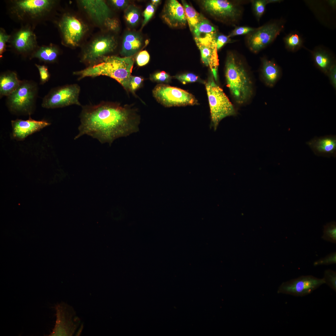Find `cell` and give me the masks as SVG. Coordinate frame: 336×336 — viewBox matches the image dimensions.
Wrapping results in <instances>:
<instances>
[{
	"label": "cell",
	"instance_id": "cell-1",
	"mask_svg": "<svg viewBox=\"0 0 336 336\" xmlns=\"http://www.w3.org/2000/svg\"><path fill=\"white\" fill-rule=\"evenodd\" d=\"M77 139L84 135L111 145L116 139L139 131V119L134 111L119 104L102 102L84 106Z\"/></svg>",
	"mask_w": 336,
	"mask_h": 336
},
{
	"label": "cell",
	"instance_id": "cell-2",
	"mask_svg": "<svg viewBox=\"0 0 336 336\" xmlns=\"http://www.w3.org/2000/svg\"><path fill=\"white\" fill-rule=\"evenodd\" d=\"M57 2L54 0H9L6 1V9L14 21L35 28L51 20Z\"/></svg>",
	"mask_w": 336,
	"mask_h": 336
},
{
	"label": "cell",
	"instance_id": "cell-3",
	"mask_svg": "<svg viewBox=\"0 0 336 336\" xmlns=\"http://www.w3.org/2000/svg\"><path fill=\"white\" fill-rule=\"evenodd\" d=\"M133 63L134 59L132 56H106L98 63L74 72L73 74L79 80L87 77L108 76L118 82L126 91H130L129 81Z\"/></svg>",
	"mask_w": 336,
	"mask_h": 336
},
{
	"label": "cell",
	"instance_id": "cell-4",
	"mask_svg": "<svg viewBox=\"0 0 336 336\" xmlns=\"http://www.w3.org/2000/svg\"><path fill=\"white\" fill-rule=\"evenodd\" d=\"M225 76L227 86L236 103L246 102L253 94L252 82L242 63L232 53L227 57Z\"/></svg>",
	"mask_w": 336,
	"mask_h": 336
},
{
	"label": "cell",
	"instance_id": "cell-5",
	"mask_svg": "<svg viewBox=\"0 0 336 336\" xmlns=\"http://www.w3.org/2000/svg\"><path fill=\"white\" fill-rule=\"evenodd\" d=\"M209 105L212 126L216 130L223 119L236 114V110L213 77L205 82Z\"/></svg>",
	"mask_w": 336,
	"mask_h": 336
},
{
	"label": "cell",
	"instance_id": "cell-6",
	"mask_svg": "<svg viewBox=\"0 0 336 336\" xmlns=\"http://www.w3.org/2000/svg\"><path fill=\"white\" fill-rule=\"evenodd\" d=\"M37 84L23 80L13 92L7 96L6 104L9 110L17 114L30 115L34 110L38 92Z\"/></svg>",
	"mask_w": 336,
	"mask_h": 336
},
{
	"label": "cell",
	"instance_id": "cell-7",
	"mask_svg": "<svg viewBox=\"0 0 336 336\" xmlns=\"http://www.w3.org/2000/svg\"><path fill=\"white\" fill-rule=\"evenodd\" d=\"M56 320L49 336L79 335L82 330L81 321L73 308L64 302L56 306Z\"/></svg>",
	"mask_w": 336,
	"mask_h": 336
},
{
	"label": "cell",
	"instance_id": "cell-8",
	"mask_svg": "<svg viewBox=\"0 0 336 336\" xmlns=\"http://www.w3.org/2000/svg\"><path fill=\"white\" fill-rule=\"evenodd\" d=\"M58 26L65 45L78 46L88 30L86 25L80 19L69 13H65L59 20Z\"/></svg>",
	"mask_w": 336,
	"mask_h": 336
},
{
	"label": "cell",
	"instance_id": "cell-9",
	"mask_svg": "<svg viewBox=\"0 0 336 336\" xmlns=\"http://www.w3.org/2000/svg\"><path fill=\"white\" fill-rule=\"evenodd\" d=\"M152 93L157 101L167 107L192 105L198 104V100L191 93L168 85H157L153 89Z\"/></svg>",
	"mask_w": 336,
	"mask_h": 336
},
{
	"label": "cell",
	"instance_id": "cell-10",
	"mask_svg": "<svg viewBox=\"0 0 336 336\" xmlns=\"http://www.w3.org/2000/svg\"><path fill=\"white\" fill-rule=\"evenodd\" d=\"M80 92V87L76 84L54 88L44 97L42 106L47 109H54L72 105H81L79 100Z\"/></svg>",
	"mask_w": 336,
	"mask_h": 336
},
{
	"label": "cell",
	"instance_id": "cell-11",
	"mask_svg": "<svg viewBox=\"0 0 336 336\" xmlns=\"http://www.w3.org/2000/svg\"><path fill=\"white\" fill-rule=\"evenodd\" d=\"M35 28L29 25H22L10 35L8 43L12 50L23 57H30L39 46Z\"/></svg>",
	"mask_w": 336,
	"mask_h": 336
},
{
	"label": "cell",
	"instance_id": "cell-12",
	"mask_svg": "<svg viewBox=\"0 0 336 336\" xmlns=\"http://www.w3.org/2000/svg\"><path fill=\"white\" fill-rule=\"evenodd\" d=\"M117 46V40L113 35H103L93 40L84 50L82 61L90 64L95 65L108 54L113 52Z\"/></svg>",
	"mask_w": 336,
	"mask_h": 336
},
{
	"label": "cell",
	"instance_id": "cell-13",
	"mask_svg": "<svg viewBox=\"0 0 336 336\" xmlns=\"http://www.w3.org/2000/svg\"><path fill=\"white\" fill-rule=\"evenodd\" d=\"M325 283L322 278L312 275L302 276L282 283L279 287L278 293L296 296H303L310 294Z\"/></svg>",
	"mask_w": 336,
	"mask_h": 336
},
{
	"label": "cell",
	"instance_id": "cell-14",
	"mask_svg": "<svg viewBox=\"0 0 336 336\" xmlns=\"http://www.w3.org/2000/svg\"><path fill=\"white\" fill-rule=\"evenodd\" d=\"M283 26L276 23L265 25L250 33L247 38L250 49L257 53L273 41L279 35Z\"/></svg>",
	"mask_w": 336,
	"mask_h": 336
},
{
	"label": "cell",
	"instance_id": "cell-15",
	"mask_svg": "<svg viewBox=\"0 0 336 336\" xmlns=\"http://www.w3.org/2000/svg\"><path fill=\"white\" fill-rule=\"evenodd\" d=\"M216 35H208L194 40L200 52L201 59L203 63L208 66L215 81L217 80V70L219 60L216 42Z\"/></svg>",
	"mask_w": 336,
	"mask_h": 336
},
{
	"label": "cell",
	"instance_id": "cell-16",
	"mask_svg": "<svg viewBox=\"0 0 336 336\" xmlns=\"http://www.w3.org/2000/svg\"><path fill=\"white\" fill-rule=\"evenodd\" d=\"M205 9L211 15L224 19L235 21L241 11L235 4L225 0H205L202 1Z\"/></svg>",
	"mask_w": 336,
	"mask_h": 336
},
{
	"label": "cell",
	"instance_id": "cell-17",
	"mask_svg": "<svg viewBox=\"0 0 336 336\" xmlns=\"http://www.w3.org/2000/svg\"><path fill=\"white\" fill-rule=\"evenodd\" d=\"M12 128V137L18 141L24 139L28 136L38 131L50 124L44 120L37 121L30 117L26 120L16 119L11 121Z\"/></svg>",
	"mask_w": 336,
	"mask_h": 336
},
{
	"label": "cell",
	"instance_id": "cell-18",
	"mask_svg": "<svg viewBox=\"0 0 336 336\" xmlns=\"http://www.w3.org/2000/svg\"><path fill=\"white\" fill-rule=\"evenodd\" d=\"M161 17L171 27L184 26L187 22L183 6L176 0H168L166 2L162 11Z\"/></svg>",
	"mask_w": 336,
	"mask_h": 336
},
{
	"label": "cell",
	"instance_id": "cell-19",
	"mask_svg": "<svg viewBox=\"0 0 336 336\" xmlns=\"http://www.w3.org/2000/svg\"><path fill=\"white\" fill-rule=\"evenodd\" d=\"M84 10L95 22L103 25L105 21L111 17V12L103 0H84L80 1Z\"/></svg>",
	"mask_w": 336,
	"mask_h": 336
},
{
	"label": "cell",
	"instance_id": "cell-20",
	"mask_svg": "<svg viewBox=\"0 0 336 336\" xmlns=\"http://www.w3.org/2000/svg\"><path fill=\"white\" fill-rule=\"evenodd\" d=\"M306 144L318 156H334L336 152V137L330 135L315 137Z\"/></svg>",
	"mask_w": 336,
	"mask_h": 336
},
{
	"label": "cell",
	"instance_id": "cell-21",
	"mask_svg": "<svg viewBox=\"0 0 336 336\" xmlns=\"http://www.w3.org/2000/svg\"><path fill=\"white\" fill-rule=\"evenodd\" d=\"M142 45V39L138 34L127 32L124 36L120 54L124 57H131L140 50Z\"/></svg>",
	"mask_w": 336,
	"mask_h": 336
},
{
	"label": "cell",
	"instance_id": "cell-22",
	"mask_svg": "<svg viewBox=\"0 0 336 336\" xmlns=\"http://www.w3.org/2000/svg\"><path fill=\"white\" fill-rule=\"evenodd\" d=\"M261 72L264 83L270 87H273L281 76L279 67L274 61L265 58L262 60Z\"/></svg>",
	"mask_w": 336,
	"mask_h": 336
},
{
	"label": "cell",
	"instance_id": "cell-23",
	"mask_svg": "<svg viewBox=\"0 0 336 336\" xmlns=\"http://www.w3.org/2000/svg\"><path fill=\"white\" fill-rule=\"evenodd\" d=\"M21 81L18 78L16 73L8 71L2 73L0 76V96H7L19 86Z\"/></svg>",
	"mask_w": 336,
	"mask_h": 336
},
{
	"label": "cell",
	"instance_id": "cell-24",
	"mask_svg": "<svg viewBox=\"0 0 336 336\" xmlns=\"http://www.w3.org/2000/svg\"><path fill=\"white\" fill-rule=\"evenodd\" d=\"M59 54V50L54 44L39 46L30 58H36L45 63H51L56 62Z\"/></svg>",
	"mask_w": 336,
	"mask_h": 336
},
{
	"label": "cell",
	"instance_id": "cell-25",
	"mask_svg": "<svg viewBox=\"0 0 336 336\" xmlns=\"http://www.w3.org/2000/svg\"><path fill=\"white\" fill-rule=\"evenodd\" d=\"M312 55L316 66L327 76L330 68L335 64L332 57L327 52L320 49L314 51Z\"/></svg>",
	"mask_w": 336,
	"mask_h": 336
},
{
	"label": "cell",
	"instance_id": "cell-26",
	"mask_svg": "<svg viewBox=\"0 0 336 336\" xmlns=\"http://www.w3.org/2000/svg\"><path fill=\"white\" fill-rule=\"evenodd\" d=\"M182 2L187 22L190 30L193 32L195 26L204 18L186 2L182 0Z\"/></svg>",
	"mask_w": 336,
	"mask_h": 336
},
{
	"label": "cell",
	"instance_id": "cell-27",
	"mask_svg": "<svg viewBox=\"0 0 336 336\" xmlns=\"http://www.w3.org/2000/svg\"><path fill=\"white\" fill-rule=\"evenodd\" d=\"M193 32L195 37L208 35H216L217 30L207 20L204 18L194 28Z\"/></svg>",
	"mask_w": 336,
	"mask_h": 336
},
{
	"label": "cell",
	"instance_id": "cell-28",
	"mask_svg": "<svg viewBox=\"0 0 336 336\" xmlns=\"http://www.w3.org/2000/svg\"><path fill=\"white\" fill-rule=\"evenodd\" d=\"M138 9L133 5L128 6L125 11L124 18L129 25L134 26L138 23L140 18Z\"/></svg>",
	"mask_w": 336,
	"mask_h": 336
},
{
	"label": "cell",
	"instance_id": "cell-29",
	"mask_svg": "<svg viewBox=\"0 0 336 336\" xmlns=\"http://www.w3.org/2000/svg\"><path fill=\"white\" fill-rule=\"evenodd\" d=\"M284 41L287 49L292 51L297 50L302 44V39L296 33H292L287 35L284 38Z\"/></svg>",
	"mask_w": 336,
	"mask_h": 336
},
{
	"label": "cell",
	"instance_id": "cell-30",
	"mask_svg": "<svg viewBox=\"0 0 336 336\" xmlns=\"http://www.w3.org/2000/svg\"><path fill=\"white\" fill-rule=\"evenodd\" d=\"M322 238L326 241L336 243V224L335 222H331L324 226Z\"/></svg>",
	"mask_w": 336,
	"mask_h": 336
},
{
	"label": "cell",
	"instance_id": "cell-31",
	"mask_svg": "<svg viewBox=\"0 0 336 336\" xmlns=\"http://www.w3.org/2000/svg\"><path fill=\"white\" fill-rule=\"evenodd\" d=\"M323 279L326 284L333 290L336 291V273L334 271L327 269L325 271Z\"/></svg>",
	"mask_w": 336,
	"mask_h": 336
},
{
	"label": "cell",
	"instance_id": "cell-32",
	"mask_svg": "<svg viewBox=\"0 0 336 336\" xmlns=\"http://www.w3.org/2000/svg\"><path fill=\"white\" fill-rule=\"evenodd\" d=\"M174 77L184 84L197 81H200L202 82L198 76L193 73H189L178 75L175 76Z\"/></svg>",
	"mask_w": 336,
	"mask_h": 336
},
{
	"label": "cell",
	"instance_id": "cell-33",
	"mask_svg": "<svg viewBox=\"0 0 336 336\" xmlns=\"http://www.w3.org/2000/svg\"><path fill=\"white\" fill-rule=\"evenodd\" d=\"M10 37V35H8L5 29L1 27L0 28V57H2L3 54L6 51V44L8 43Z\"/></svg>",
	"mask_w": 336,
	"mask_h": 336
},
{
	"label": "cell",
	"instance_id": "cell-34",
	"mask_svg": "<svg viewBox=\"0 0 336 336\" xmlns=\"http://www.w3.org/2000/svg\"><path fill=\"white\" fill-rule=\"evenodd\" d=\"M268 3L267 0H257L253 2V6L255 14L259 18L264 13L265 6Z\"/></svg>",
	"mask_w": 336,
	"mask_h": 336
},
{
	"label": "cell",
	"instance_id": "cell-35",
	"mask_svg": "<svg viewBox=\"0 0 336 336\" xmlns=\"http://www.w3.org/2000/svg\"><path fill=\"white\" fill-rule=\"evenodd\" d=\"M336 263V253L334 252L315 261L314 263V265L315 266L319 265H328L334 264Z\"/></svg>",
	"mask_w": 336,
	"mask_h": 336
},
{
	"label": "cell",
	"instance_id": "cell-36",
	"mask_svg": "<svg viewBox=\"0 0 336 336\" xmlns=\"http://www.w3.org/2000/svg\"><path fill=\"white\" fill-rule=\"evenodd\" d=\"M35 65L39 72L40 84H44L49 81L50 77V74L48 68L44 65H40L35 64Z\"/></svg>",
	"mask_w": 336,
	"mask_h": 336
},
{
	"label": "cell",
	"instance_id": "cell-37",
	"mask_svg": "<svg viewBox=\"0 0 336 336\" xmlns=\"http://www.w3.org/2000/svg\"><path fill=\"white\" fill-rule=\"evenodd\" d=\"M171 79V77L165 71L157 72L150 76L151 80L159 82H168Z\"/></svg>",
	"mask_w": 336,
	"mask_h": 336
},
{
	"label": "cell",
	"instance_id": "cell-38",
	"mask_svg": "<svg viewBox=\"0 0 336 336\" xmlns=\"http://www.w3.org/2000/svg\"><path fill=\"white\" fill-rule=\"evenodd\" d=\"M255 30L254 28L248 26H242L236 27L228 35L230 37L236 35L250 34Z\"/></svg>",
	"mask_w": 336,
	"mask_h": 336
},
{
	"label": "cell",
	"instance_id": "cell-39",
	"mask_svg": "<svg viewBox=\"0 0 336 336\" xmlns=\"http://www.w3.org/2000/svg\"><path fill=\"white\" fill-rule=\"evenodd\" d=\"M156 7L152 3L149 4L143 12L144 20L142 22V28L147 23L153 16L155 12Z\"/></svg>",
	"mask_w": 336,
	"mask_h": 336
},
{
	"label": "cell",
	"instance_id": "cell-40",
	"mask_svg": "<svg viewBox=\"0 0 336 336\" xmlns=\"http://www.w3.org/2000/svg\"><path fill=\"white\" fill-rule=\"evenodd\" d=\"M149 60V54L145 50L140 52L137 55L136 58L137 64L139 66L145 65L148 63Z\"/></svg>",
	"mask_w": 336,
	"mask_h": 336
},
{
	"label": "cell",
	"instance_id": "cell-41",
	"mask_svg": "<svg viewBox=\"0 0 336 336\" xmlns=\"http://www.w3.org/2000/svg\"><path fill=\"white\" fill-rule=\"evenodd\" d=\"M143 81V78L141 77L131 76L129 81L130 90L133 92L139 88Z\"/></svg>",
	"mask_w": 336,
	"mask_h": 336
},
{
	"label": "cell",
	"instance_id": "cell-42",
	"mask_svg": "<svg viewBox=\"0 0 336 336\" xmlns=\"http://www.w3.org/2000/svg\"><path fill=\"white\" fill-rule=\"evenodd\" d=\"M103 25L107 29L112 31H117L119 29V23L116 19L109 18L105 21Z\"/></svg>",
	"mask_w": 336,
	"mask_h": 336
},
{
	"label": "cell",
	"instance_id": "cell-43",
	"mask_svg": "<svg viewBox=\"0 0 336 336\" xmlns=\"http://www.w3.org/2000/svg\"><path fill=\"white\" fill-rule=\"evenodd\" d=\"M329 77L330 82L334 88H336V66L334 64L330 68L327 75Z\"/></svg>",
	"mask_w": 336,
	"mask_h": 336
},
{
	"label": "cell",
	"instance_id": "cell-44",
	"mask_svg": "<svg viewBox=\"0 0 336 336\" xmlns=\"http://www.w3.org/2000/svg\"><path fill=\"white\" fill-rule=\"evenodd\" d=\"M228 36L220 35L216 36V42L217 50L220 49L225 44L230 41Z\"/></svg>",
	"mask_w": 336,
	"mask_h": 336
},
{
	"label": "cell",
	"instance_id": "cell-45",
	"mask_svg": "<svg viewBox=\"0 0 336 336\" xmlns=\"http://www.w3.org/2000/svg\"><path fill=\"white\" fill-rule=\"evenodd\" d=\"M110 3L114 7L118 9L126 8L128 6V1L124 0H112Z\"/></svg>",
	"mask_w": 336,
	"mask_h": 336
},
{
	"label": "cell",
	"instance_id": "cell-46",
	"mask_svg": "<svg viewBox=\"0 0 336 336\" xmlns=\"http://www.w3.org/2000/svg\"><path fill=\"white\" fill-rule=\"evenodd\" d=\"M160 2V0H153L151 1V2H152L151 3L155 7H156V6H157L159 4V3Z\"/></svg>",
	"mask_w": 336,
	"mask_h": 336
}]
</instances>
